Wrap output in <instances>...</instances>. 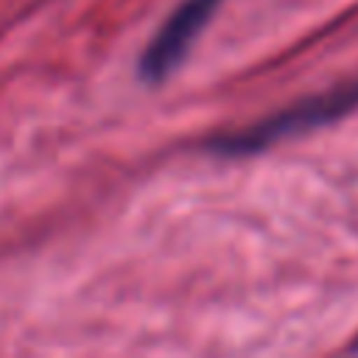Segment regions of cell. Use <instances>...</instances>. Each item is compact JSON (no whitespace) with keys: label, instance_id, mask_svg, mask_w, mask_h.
Listing matches in <instances>:
<instances>
[{"label":"cell","instance_id":"1","mask_svg":"<svg viewBox=\"0 0 358 358\" xmlns=\"http://www.w3.org/2000/svg\"><path fill=\"white\" fill-rule=\"evenodd\" d=\"M218 6L221 0H185L182 6H176V11L148 42L140 59V76L148 81H159L171 76Z\"/></svg>","mask_w":358,"mask_h":358},{"label":"cell","instance_id":"2","mask_svg":"<svg viewBox=\"0 0 358 358\" xmlns=\"http://www.w3.org/2000/svg\"><path fill=\"white\" fill-rule=\"evenodd\" d=\"M355 103H358V84L344 87L338 92H327V95H322L316 101L299 103L296 109H285L282 115H274V117H268V120H263V123H257L252 129L229 134V137H224L218 143V148L229 151V154H235V151H255V148H263L266 143H271V140H277V137H282L288 131L322 123L330 115H341L344 109H350Z\"/></svg>","mask_w":358,"mask_h":358}]
</instances>
